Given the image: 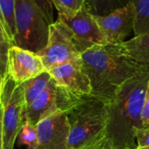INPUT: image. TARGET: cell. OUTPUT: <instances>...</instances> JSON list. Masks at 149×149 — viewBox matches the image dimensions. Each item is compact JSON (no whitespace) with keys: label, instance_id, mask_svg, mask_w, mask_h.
Returning <instances> with one entry per match:
<instances>
[{"label":"cell","instance_id":"603a6c76","mask_svg":"<svg viewBox=\"0 0 149 149\" xmlns=\"http://www.w3.org/2000/svg\"><path fill=\"white\" fill-rule=\"evenodd\" d=\"M94 149H115L107 140L104 141L102 143H100L99 146H97Z\"/></svg>","mask_w":149,"mask_h":149},{"label":"cell","instance_id":"cb8c5ba5","mask_svg":"<svg viewBox=\"0 0 149 149\" xmlns=\"http://www.w3.org/2000/svg\"><path fill=\"white\" fill-rule=\"evenodd\" d=\"M85 2H86V0H79V6L80 7H82L84 4H85Z\"/></svg>","mask_w":149,"mask_h":149},{"label":"cell","instance_id":"2e32d148","mask_svg":"<svg viewBox=\"0 0 149 149\" xmlns=\"http://www.w3.org/2000/svg\"><path fill=\"white\" fill-rule=\"evenodd\" d=\"M133 3V0H86L85 4L94 16H105Z\"/></svg>","mask_w":149,"mask_h":149},{"label":"cell","instance_id":"6da1fadb","mask_svg":"<svg viewBox=\"0 0 149 149\" xmlns=\"http://www.w3.org/2000/svg\"><path fill=\"white\" fill-rule=\"evenodd\" d=\"M149 83V68L127 81L113 103L107 105V141L115 149H137L134 129L142 128V110Z\"/></svg>","mask_w":149,"mask_h":149},{"label":"cell","instance_id":"d4e9b609","mask_svg":"<svg viewBox=\"0 0 149 149\" xmlns=\"http://www.w3.org/2000/svg\"><path fill=\"white\" fill-rule=\"evenodd\" d=\"M137 149H149V147H148V148H137Z\"/></svg>","mask_w":149,"mask_h":149},{"label":"cell","instance_id":"5b68a950","mask_svg":"<svg viewBox=\"0 0 149 149\" xmlns=\"http://www.w3.org/2000/svg\"><path fill=\"white\" fill-rule=\"evenodd\" d=\"M1 147L14 149V144L25 121L26 104L23 83H17L8 75L0 80Z\"/></svg>","mask_w":149,"mask_h":149},{"label":"cell","instance_id":"44dd1931","mask_svg":"<svg viewBox=\"0 0 149 149\" xmlns=\"http://www.w3.org/2000/svg\"><path fill=\"white\" fill-rule=\"evenodd\" d=\"M134 133L137 141V148H144L149 147V126L136 128L134 129Z\"/></svg>","mask_w":149,"mask_h":149},{"label":"cell","instance_id":"7c38bea8","mask_svg":"<svg viewBox=\"0 0 149 149\" xmlns=\"http://www.w3.org/2000/svg\"><path fill=\"white\" fill-rule=\"evenodd\" d=\"M7 69V75L20 84L46 71L38 54L17 46H13L10 49Z\"/></svg>","mask_w":149,"mask_h":149},{"label":"cell","instance_id":"4fadbf2b","mask_svg":"<svg viewBox=\"0 0 149 149\" xmlns=\"http://www.w3.org/2000/svg\"><path fill=\"white\" fill-rule=\"evenodd\" d=\"M117 46L121 53L129 59L149 67V32L134 36Z\"/></svg>","mask_w":149,"mask_h":149},{"label":"cell","instance_id":"8992f818","mask_svg":"<svg viewBox=\"0 0 149 149\" xmlns=\"http://www.w3.org/2000/svg\"><path fill=\"white\" fill-rule=\"evenodd\" d=\"M79 98L58 86L52 78L45 89L26 109L25 120L37 126L41 120L55 113L67 112Z\"/></svg>","mask_w":149,"mask_h":149},{"label":"cell","instance_id":"52a82bcc","mask_svg":"<svg viewBox=\"0 0 149 149\" xmlns=\"http://www.w3.org/2000/svg\"><path fill=\"white\" fill-rule=\"evenodd\" d=\"M38 54L46 70L81 58L70 29L58 19L51 25L47 45Z\"/></svg>","mask_w":149,"mask_h":149},{"label":"cell","instance_id":"d6986e66","mask_svg":"<svg viewBox=\"0 0 149 149\" xmlns=\"http://www.w3.org/2000/svg\"><path fill=\"white\" fill-rule=\"evenodd\" d=\"M14 43L7 37L3 31L0 30V80L3 79L8 74V59L9 52L10 47H12Z\"/></svg>","mask_w":149,"mask_h":149},{"label":"cell","instance_id":"e0dca14e","mask_svg":"<svg viewBox=\"0 0 149 149\" xmlns=\"http://www.w3.org/2000/svg\"><path fill=\"white\" fill-rule=\"evenodd\" d=\"M135 7L136 18L134 36L149 32V0H133Z\"/></svg>","mask_w":149,"mask_h":149},{"label":"cell","instance_id":"277c9868","mask_svg":"<svg viewBox=\"0 0 149 149\" xmlns=\"http://www.w3.org/2000/svg\"><path fill=\"white\" fill-rule=\"evenodd\" d=\"M52 0H15V46L38 54L48 42L53 19Z\"/></svg>","mask_w":149,"mask_h":149},{"label":"cell","instance_id":"ffe728a7","mask_svg":"<svg viewBox=\"0 0 149 149\" xmlns=\"http://www.w3.org/2000/svg\"><path fill=\"white\" fill-rule=\"evenodd\" d=\"M58 15L72 16L81 8L79 0H52Z\"/></svg>","mask_w":149,"mask_h":149},{"label":"cell","instance_id":"9c48e42d","mask_svg":"<svg viewBox=\"0 0 149 149\" xmlns=\"http://www.w3.org/2000/svg\"><path fill=\"white\" fill-rule=\"evenodd\" d=\"M107 45L120 44L134 30L136 11L134 4L105 16H94Z\"/></svg>","mask_w":149,"mask_h":149},{"label":"cell","instance_id":"ac0fdd59","mask_svg":"<svg viewBox=\"0 0 149 149\" xmlns=\"http://www.w3.org/2000/svg\"><path fill=\"white\" fill-rule=\"evenodd\" d=\"M17 138L19 145H26L28 149H37L38 144L37 126L25 120Z\"/></svg>","mask_w":149,"mask_h":149},{"label":"cell","instance_id":"8fae6325","mask_svg":"<svg viewBox=\"0 0 149 149\" xmlns=\"http://www.w3.org/2000/svg\"><path fill=\"white\" fill-rule=\"evenodd\" d=\"M37 149H69V122L66 112L55 113L37 125Z\"/></svg>","mask_w":149,"mask_h":149},{"label":"cell","instance_id":"5bb4252c","mask_svg":"<svg viewBox=\"0 0 149 149\" xmlns=\"http://www.w3.org/2000/svg\"><path fill=\"white\" fill-rule=\"evenodd\" d=\"M0 30L3 31L7 37L15 45L16 20L15 0H0Z\"/></svg>","mask_w":149,"mask_h":149},{"label":"cell","instance_id":"3957f363","mask_svg":"<svg viewBox=\"0 0 149 149\" xmlns=\"http://www.w3.org/2000/svg\"><path fill=\"white\" fill-rule=\"evenodd\" d=\"M69 149H94L106 141L107 105L92 96L80 97L66 112Z\"/></svg>","mask_w":149,"mask_h":149},{"label":"cell","instance_id":"ba28073f","mask_svg":"<svg viewBox=\"0 0 149 149\" xmlns=\"http://www.w3.org/2000/svg\"><path fill=\"white\" fill-rule=\"evenodd\" d=\"M58 20L70 29L75 45L80 53L95 46L107 45L99 25L86 4L72 16L58 15Z\"/></svg>","mask_w":149,"mask_h":149},{"label":"cell","instance_id":"30bf717a","mask_svg":"<svg viewBox=\"0 0 149 149\" xmlns=\"http://www.w3.org/2000/svg\"><path fill=\"white\" fill-rule=\"evenodd\" d=\"M58 86L73 96L81 97L92 92L89 77L84 68L81 58L53 67L48 70Z\"/></svg>","mask_w":149,"mask_h":149},{"label":"cell","instance_id":"7402d4cb","mask_svg":"<svg viewBox=\"0 0 149 149\" xmlns=\"http://www.w3.org/2000/svg\"><path fill=\"white\" fill-rule=\"evenodd\" d=\"M141 119H142L143 127H148L149 126V83H148V89H147L146 97H145V101H144V106H143V110H142Z\"/></svg>","mask_w":149,"mask_h":149},{"label":"cell","instance_id":"9a60e30c","mask_svg":"<svg viewBox=\"0 0 149 149\" xmlns=\"http://www.w3.org/2000/svg\"><path fill=\"white\" fill-rule=\"evenodd\" d=\"M52 76L48 71H45L35 78H32L23 83L24 90V98L26 109L31 103L38 97V96L45 89L48 83L51 81Z\"/></svg>","mask_w":149,"mask_h":149},{"label":"cell","instance_id":"7a4b0ae2","mask_svg":"<svg viewBox=\"0 0 149 149\" xmlns=\"http://www.w3.org/2000/svg\"><path fill=\"white\" fill-rule=\"evenodd\" d=\"M89 77L92 97L106 105L113 102L120 88L138 73L149 68L127 57L117 45L95 46L81 53Z\"/></svg>","mask_w":149,"mask_h":149}]
</instances>
